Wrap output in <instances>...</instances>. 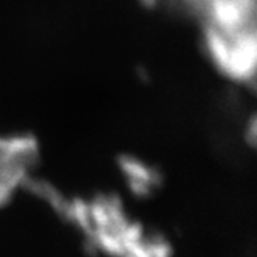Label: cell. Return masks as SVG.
I'll return each mask as SVG.
<instances>
[{"label": "cell", "instance_id": "cell-1", "mask_svg": "<svg viewBox=\"0 0 257 257\" xmlns=\"http://www.w3.org/2000/svg\"><path fill=\"white\" fill-rule=\"evenodd\" d=\"M39 158V143L31 135L0 137V208L10 203Z\"/></svg>", "mask_w": 257, "mask_h": 257}]
</instances>
